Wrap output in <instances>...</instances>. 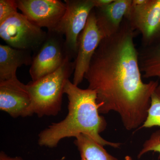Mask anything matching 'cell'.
I'll return each mask as SVG.
<instances>
[{"label": "cell", "instance_id": "obj_1", "mask_svg": "<svg viewBox=\"0 0 160 160\" xmlns=\"http://www.w3.org/2000/svg\"><path fill=\"white\" fill-rule=\"evenodd\" d=\"M136 33L124 18L115 34L102 40L84 76L88 89L97 94L100 113L117 112L129 131L138 130L145 122L159 84L142 80Z\"/></svg>", "mask_w": 160, "mask_h": 160}, {"label": "cell", "instance_id": "obj_2", "mask_svg": "<svg viewBox=\"0 0 160 160\" xmlns=\"http://www.w3.org/2000/svg\"><path fill=\"white\" fill-rule=\"evenodd\" d=\"M64 93L69 101L68 114L64 120L52 123L40 132L38 140L40 146L54 148L63 139L83 134L103 146L119 148L120 143L109 142L100 135L106 129L107 122L100 115L95 91L81 89L69 80Z\"/></svg>", "mask_w": 160, "mask_h": 160}, {"label": "cell", "instance_id": "obj_3", "mask_svg": "<svg viewBox=\"0 0 160 160\" xmlns=\"http://www.w3.org/2000/svg\"><path fill=\"white\" fill-rule=\"evenodd\" d=\"M71 60L69 58L54 72L27 84L32 115L55 116L61 111L65 86L74 72L75 63Z\"/></svg>", "mask_w": 160, "mask_h": 160}, {"label": "cell", "instance_id": "obj_4", "mask_svg": "<svg viewBox=\"0 0 160 160\" xmlns=\"http://www.w3.org/2000/svg\"><path fill=\"white\" fill-rule=\"evenodd\" d=\"M47 35V32L18 12L0 23V37L15 49L38 50Z\"/></svg>", "mask_w": 160, "mask_h": 160}, {"label": "cell", "instance_id": "obj_5", "mask_svg": "<svg viewBox=\"0 0 160 160\" xmlns=\"http://www.w3.org/2000/svg\"><path fill=\"white\" fill-rule=\"evenodd\" d=\"M125 18L141 34L142 47L160 43V0H132Z\"/></svg>", "mask_w": 160, "mask_h": 160}, {"label": "cell", "instance_id": "obj_6", "mask_svg": "<svg viewBox=\"0 0 160 160\" xmlns=\"http://www.w3.org/2000/svg\"><path fill=\"white\" fill-rule=\"evenodd\" d=\"M66 9L55 31L65 37L67 54L76 57L80 35L94 8L93 0H65Z\"/></svg>", "mask_w": 160, "mask_h": 160}, {"label": "cell", "instance_id": "obj_7", "mask_svg": "<svg viewBox=\"0 0 160 160\" xmlns=\"http://www.w3.org/2000/svg\"><path fill=\"white\" fill-rule=\"evenodd\" d=\"M63 37L56 32L48 31L45 42L32 57L29 69L32 82L54 72L69 58Z\"/></svg>", "mask_w": 160, "mask_h": 160}, {"label": "cell", "instance_id": "obj_8", "mask_svg": "<svg viewBox=\"0 0 160 160\" xmlns=\"http://www.w3.org/2000/svg\"><path fill=\"white\" fill-rule=\"evenodd\" d=\"M104 38L98 27L93 9L79 37L77 53L74 61L72 83L74 85L78 86L82 82L95 52Z\"/></svg>", "mask_w": 160, "mask_h": 160}, {"label": "cell", "instance_id": "obj_9", "mask_svg": "<svg viewBox=\"0 0 160 160\" xmlns=\"http://www.w3.org/2000/svg\"><path fill=\"white\" fill-rule=\"evenodd\" d=\"M18 9L32 23L55 32L65 14L66 3L59 0H17Z\"/></svg>", "mask_w": 160, "mask_h": 160}, {"label": "cell", "instance_id": "obj_10", "mask_svg": "<svg viewBox=\"0 0 160 160\" xmlns=\"http://www.w3.org/2000/svg\"><path fill=\"white\" fill-rule=\"evenodd\" d=\"M31 99L27 85L17 78L0 82V109L14 118L31 116Z\"/></svg>", "mask_w": 160, "mask_h": 160}, {"label": "cell", "instance_id": "obj_11", "mask_svg": "<svg viewBox=\"0 0 160 160\" xmlns=\"http://www.w3.org/2000/svg\"><path fill=\"white\" fill-rule=\"evenodd\" d=\"M132 2V0H114L105 7L94 8L98 27L104 38L118 31Z\"/></svg>", "mask_w": 160, "mask_h": 160}, {"label": "cell", "instance_id": "obj_12", "mask_svg": "<svg viewBox=\"0 0 160 160\" xmlns=\"http://www.w3.org/2000/svg\"><path fill=\"white\" fill-rule=\"evenodd\" d=\"M31 51L0 45V82L17 78V70L22 65L31 66Z\"/></svg>", "mask_w": 160, "mask_h": 160}, {"label": "cell", "instance_id": "obj_13", "mask_svg": "<svg viewBox=\"0 0 160 160\" xmlns=\"http://www.w3.org/2000/svg\"><path fill=\"white\" fill-rule=\"evenodd\" d=\"M75 138L74 143L79 152L81 160H119L88 136L81 134Z\"/></svg>", "mask_w": 160, "mask_h": 160}, {"label": "cell", "instance_id": "obj_14", "mask_svg": "<svg viewBox=\"0 0 160 160\" xmlns=\"http://www.w3.org/2000/svg\"><path fill=\"white\" fill-rule=\"evenodd\" d=\"M141 72L146 78H160V43L138 51Z\"/></svg>", "mask_w": 160, "mask_h": 160}, {"label": "cell", "instance_id": "obj_15", "mask_svg": "<svg viewBox=\"0 0 160 160\" xmlns=\"http://www.w3.org/2000/svg\"><path fill=\"white\" fill-rule=\"evenodd\" d=\"M155 126L160 127V84L152 94L147 118L139 129Z\"/></svg>", "mask_w": 160, "mask_h": 160}, {"label": "cell", "instance_id": "obj_16", "mask_svg": "<svg viewBox=\"0 0 160 160\" xmlns=\"http://www.w3.org/2000/svg\"><path fill=\"white\" fill-rule=\"evenodd\" d=\"M151 151L159 153L160 158V130L153 132L149 138L145 141L138 157L140 158L145 153Z\"/></svg>", "mask_w": 160, "mask_h": 160}, {"label": "cell", "instance_id": "obj_17", "mask_svg": "<svg viewBox=\"0 0 160 160\" xmlns=\"http://www.w3.org/2000/svg\"><path fill=\"white\" fill-rule=\"evenodd\" d=\"M18 7L16 1L1 0L0 1V23L17 13Z\"/></svg>", "mask_w": 160, "mask_h": 160}, {"label": "cell", "instance_id": "obj_18", "mask_svg": "<svg viewBox=\"0 0 160 160\" xmlns=\"http://www.w3.org/2000/svg\"><path fill=\"white\" fill-rule=\"evenodd\" d=\"M114 0H93L94 8H102L111 4Z\"/></svg>", "mask_w": 160, "mask_h": 160}, {"label": "cell", "instance_id": "obj_19", "mask_svg": "<svg viewBox=\"0 0 160 160\" xmlns=\"http://www.w3.org/2000/svg\"><path fill=\"white\" fill-rule=\"evenodd\" d=\"M0 160H24L22 158L20 157H16L12 158L7 155L3 151H1L0 153Z\"/></svg>", "mask_w": 160, "mask_h": 160}, {"label": "cell", "instance_id": "obj_20", "mask_svg": "<svg viewBox=\"0 0 160 160\" xmlns=\"http://www.w3.org/2000/svg\"><path fill=\"white\" fill-rule=\"evenodd\" d=\"M125 159V160H132L131 157L129 156H126Z\"/></svg>", "mask_w": 160, "mask_h": 160}, {"label": "cell", "instance_id": "obj_21", "mask_svg": "<svg viewBox=\"0 0 160 160\" xmlns=\"http://www.w3.org/2000/svg\"><path fill=\"white\" fill-rule=\"evenodd\" d=\"M64 158H62L61 159H56V160H63L64 159Z\"/></svg>", "mask_w": 160, "mask_h": 160}]
</instances>
